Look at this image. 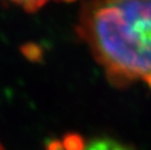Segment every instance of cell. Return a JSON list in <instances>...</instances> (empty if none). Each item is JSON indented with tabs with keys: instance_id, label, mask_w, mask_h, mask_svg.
<instances>
[{
	"instance_id": "cell-4",
	"label": "cell",
	"mask_w": 151,
	"mask_h": 150,
	"mask_svg": "<svg viewBox=\"0 0 151 150\" xmlns=\"http://www.w3.org/2000/svg\"><path fill=\"white\" fill-rule=\"evenodd\" d=\"M0 150H2V149H1V146H0Z\"/></svg>"
},
{
	"instance_id": "cell-3",
	"label": "cell",
	"mask_w": 151,
	"mask_h": 150,
	"mask_svg": "<svg viewBox=\"0 0 151 150\" xmlns=\"http://www.w3.org/2000/svg\"><path fill=\"white\" fill-rule=\"evenodd\" d=\"M19 6H21L26 11H35L38 8H40L41 6H44L46 2L51 1V0H9ZM64 1H72V0H64Z\"/></svg>"
},
{
	"instance_id": "cell-1",
	"label": "cell",
	"mask_w": 151,
	"mask_h": 150,
	"mask_svg": "<svg viewBox=\"0 0 151 150\" xmlns=\"http://www.w3.org/2000/svg\"><path fill=\"white\" fill-rule=\"evenodd\" d=\"M77 32L112 84L151 87V0H86Z\"/></svg>"
},
{
	"instance_id": "cell-2",
	"label": "cell",
	"mask_w": 151,
	"mask_h": 150,
	"mask_svg": "<svg viewBox=\"0 0 151 150\" xmlns=\"http://www.w3.org/2000/svg\"><path fill=\"white\" fill-rule=\"evenodd\" d=\"M83 150H130V149L119 144L116 141L107 139V138H101V139L93 141L87 146H85Z\"/></svg>"
}]
</instances>
